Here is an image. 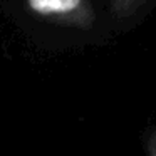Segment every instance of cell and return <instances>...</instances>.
Returning <instances> with one entry per match:
<instances>
[{"label": "cell", "instance_id": "3957f363", "mask_svg": "<svg viewBox=\"0 0 156 156\" xmlns=\"http://www.w3.org/2000/svg\"><path fill=\"white\" fill-rule=\"evenodd\" d=\"M146 154L156 156V126H153L146 136Z\"/></svg>", "mask_w": 156, "mask_h": 156}, {"label": "cell", "instance_id": "7a4b0ae2", "mask_svg": "<svg viewBox=\"0 0 156 156\" xmlns=\"http://www.w3.org/2000/svg\"><path fill=\"white\" fill-rule=\"evenodd\" d=\"M149 0H109L111 14L118 20H128L134 17Z\"/></svg>", "mask_w": 156, "mask_h": 156}, {"label": "cell", "instance_id": "6da1fadb", "mask_svg": "<svg viewBox=\"0 0 156 156\" xmlns=\"http://www.w3.org/2000/svg\"><path fill=\"white\" fill-rule=\"evenodd\" d=\"M27 7L44 20L81 30L91 29L96 20L89 0H27Z\"/></svg>", "mask_w": 156, "mask_h": 156}]
</instances>
